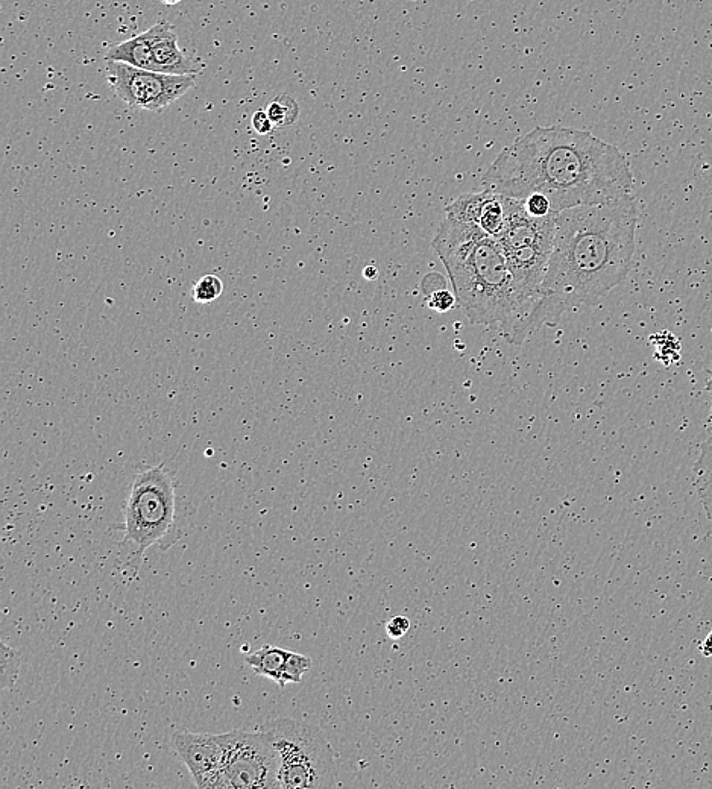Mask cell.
I'll use <instances>...</instances> for the list:
<instances>
[{
    "instance_id": "6",
    "label": "cell",
    "mask_w": 712,
    "mask_h": 789,
    "mask_svg": "<svg viewBox=\"0 0 712 789\" xmlns=\"http://www.w3.org/2000/svg\"><path fill=\"white\" fill-rule=\"evenodd\" d=\"M277 773V753L265 733L234 730L210 789H277Z\"/></svg>"
},
{
    "instance_id": "25",
    "label": "cell",
    "mask_w": 712,
    "mask_h": 789,
    "mask_svg": "<svg viewBox=\"0 0 712 789\" xmlns=\"http://www.w3.org/2000/svg\"><path fill=\"white\" fill-rule=\"evenodd\" d=\"M708 389H709V393H711V398H712V374L711 377H709Z\"/></svg>"
},
{
    "instance_id": "9",
    "label": "cell",
    "mask_w": 712,
    "mask_h": 789,
    "mask_svg": "<svg viewBox=\"0 0 712 789\" xmlns=\"http://www.w3.org/2000/svg\"><path fill=\"white\" fill-rule=\"evenodd\" d=\"M158 72L167 75H196L201 69L195 58L178 46V35L169 23H157L148 29Z\"/></svg>"
},
{
    "instance_id": "19",
    "label": "cell",
    "mask_w": 712,
    "mask_h": 789,
    "mask_svg": "<svg viewBox=\"0 0 712 789\" xmlns=\"http://www.w3.org/2000/svg\"><path fill=\"white\" fill-rule=\"evenodd\" d=\"M456 301V296H454L453 293L445 289H438L432 292L429 301H427V305H429L430 309L435 310V312L445 313L453 309Z\"/></svg>"
},
{
    "instance_id": "4",
    "label": "cell",
    "mask_w": 712,
    "mask_h": 789,
    "mask_svg": "<svg viewBox=\"0 0 712 789\" xmlns=\"http://www.w3.org/2000/svg\"><path fill=\"white\" fill-rule=\"evenodd\" d=\"M278 759L277 789L333 788L338 777L333 749L321 730L290 718L260 727Z\"/></svg>"
},
{
    "instance_id": "24",
    "label": "cell",
    "mask_w": 712,
    "mask_h": 789,
    "mask_svg": "<svg viewBox=\"0 0 712 789\" xmlns=\"http://www.w3.org/2000/svg\"><path fill=\"white\" fill-rule=\"evenodd\" d=\"M161 2H163L164 5H171L172 7V5L180 4L181 0H161Z\"/></svg>"
},
{
    "instance_id": "8",
    "label": "cell",
    "mask_w": 712,
    "mask_h": 789,
    "mask_svg": "<svg viewBox=\"0 0 712 789\" xmlns=\"http://www.w3.org/2000/svg\"><path fill=\"white\" fill-rule=\"evenodd\" d=\"M230 733L210 735L193 733L189 730H175L172 735V749L189 768L198 788L210 789L216 774L224 764Z\"/></svg>"
},
{
    "instance_id": "14",
    "label": "cell",
    "mask_w": 712,
    "mask_h": 789,
    "mask_svg": "<svg viewBox=\"0 0 712 789\" xmlns=\"http://www.w3.org/2000/svg\"><path fill=\"white\" fill-rule=\"evenodd\" d=\"M22 656L19 651L8 647L5 642H0V685L2 689H13L19 676Z\"/></svg>"
},
{
    "instance_id": "7",
    "label": "cell",
    "mask_w": 712,
    "mask_h": 789,
    "mask_svg": "<svg viewBox=\"0 0 712 789\" xmlns=\"http://www.w3.org/2000/svg\"><path fill=\"white\" fill-rule=\"evenodd\" d=\"M105 75L120 101L146 111H163L196 84V75H167L113 60H105Z\"/></svg>"
},
{
    "instance_id": "22",
    "label": "cell",
    "mask_w": 712,
    "mask_h": 789,
    "mask_svg": "<svg viewBox=\"0 0 712 789\" xmlns=\"http://www.w3.org/2000/svg\"><path fill=\"white\" fill-rule=\"evenodd\" d=\"M700 650H702V653L705 654V656H712V632L709 633L708 638L705 639V642H703L702 648H700Z\"/></svg>"
},
{
    "instance_id": "11",
    "label": "cell",
    "mask_w": 712,
    "mask_h": 789,
    "mask_svg": "<svg viewBox=\"0 0 712 789\" xmlns=\"http://www.w3.org/2000/svg\"><path fill=\"white\" fill-rule=\"evenodd\" d=\"M289 653L290 651L284 650V648L265 645L260 650L248 654L245 661L249 667L253 668L257 676L268 677V679L274 680L280 688H284L283 673Z\"/></svg>"
},
{
    "instance_id": "3",
    "label": "cell",
    "mask_w": 712,
    "mask_h": 789,
    "mask_svg": "<svg viewBox=\"0 0 712 789\" xmlns=\"http://www.w3.org/2000/svg\"><path fill=\"white\" fill-rule=\"evenodd\" d=\"M433 248L471 324L503 327L517 316L514 278L505 249L494 236L445 216Z\"/></svg>"
},
{
    "instance_id": "23",
    "label": "cell",
    "mask_w": 712,
    "mask_h": 789,
    "mask_svg": "<svg viewBox=\"0 0 712 789\" xmlns=\"http://www.w3.org/2000/svg\"><path fill=\"white\" fill-rule=\"evenodd\" d=\"M363 275H365L368 280H374V278L377 277V269H375L374 266H369V268L365 269Z\"/></svg>"
},
{
    "instance_id": "20",
    "label": "cell",
    "mask_w": 712,
    "mask_h": 789,
    "mask_svg": "<svg viewBox=\"0 0 712 789\" xmlns=\"http://www.w3.org/2000/svg\"><path fill=\"white\" fill-rule=\"evenodd\" d=\"M251 128H253L257 134H260V136H266V134H271L272 131H274L275 126L274 123L271 122V119H269L266 110H259L251 117Z\"/></svg>"
},
{
    "instance_id": "16",
    "label": "cell",
    "mask_w": 712,
    "mask_h": 789,
    "mask_svg": "<svg viewBox=\"0 0 712 789\" xmlns=\"http://www.w3.org/2000/svg\"><path fill=\"white\" fill-rule=\"evenodd\" d=\"M224 292V284L216 275H204L192 287V298L199 304H208L218 299Z\"/></svg>"
},
{
    "instance_id": "12",
    "label": "cell",
    "mask_w": 712,
    "mask_h": 789,
    "mask_svg": "<svg viewBox=\"0 0 712 789\" xmlns=\"http://www.w3.org/2000/svg\"><path fill=\"white\" fill-rule=\"evenodd\" d=\"M694 477L700 501L712 522V436L700 445V456L694 465Z\"/></svg>"
},
{
    "instance_id": "26",
    "label": "cell",
    "mask_w": 712,
    "mask_h": 789,
    "mask_svg": "<svg viewBox=\"0 0 712 789\" xmlns=\"http://www.w3.org/2000/svg\"><path fill=\"white\" fill-rule=\"evenodd\" d=\"M711 424H712V404H711Z\"/></svg>"
},
{
    "instance_id": "10",
    "label": "cell",
    "mask_w": 712,
    "mask_h": 789,
    "mask_svg": "<svg viewBox=\"0 0 712 789\" xmlns=\"http://www.w3.org/2000/svg\"><path fill=\"white\" fill-rule=\"evenodd\" d=\"M105 60L120 61V63L139 67V69L158 72L149 31L142 32V34L136 35L130 40L110 46L107 55H105Z\"/></svg>"
},
{
    "instance_id": "18",
    "label": "cell",
    "mask_w": 712,
    "mask_h": 789,
    "mask_svg": "<svg viewBox=\"0 0 712 789\" xmlns=\"http://www.w3.org/2000/svg\"><path fill=\"white\" fill-rule=\"evenodd\" d=\"M520 202H523L527 213L535 217H546L550 216V214H559L553 211L552 204H550L549 199L544 195H532Z\"/></svg>"
},
{
    "instance_id": "1",
    "label": "cell",
    "mask_w": 712,
    "mask_h": 789,
    "mask_svg": "<svg viewBox=\"0 0 712 789\" xmlns=\"http://www.w3.org/2000/svg\"><path fill=\"white\" fill-rule=\"evenodd\" d=\"M638 217L635 196L559 213L538 299L503 336L506 342L521 345L542 325L555 324L565 313L596 304L623 283L637 249Z\"/></svg>"
},
{
    "instance_id": "5",
    "label": "cell",
    "mask_w": 712,
    "mask_h": 789,
    "mask_svg": "<svg viewBox=\"0 0 712 789\" xmlns=\"http://www.w3.org/2000/svg\"><path fill=\"white\" fill-rule=\"evenodd\" d=\"M175 485L171 472L154 466L134 478L125 506V542L137 550V559L163 541L175 524Z\"/></svg>"
},
{
    "instance_id": "17",
    "label": "cell",
    "mask_w": 712,
    "mask_h": 789,
    "mask_svg": "<svg viewBox=\"0 0 712 789\" xmlns=\"http://www.w3.org/2000/svg\"><path fill=\"white\" fill-rule=\"evenodd\" d=\"M310 668H312V659L309 656L290 651L286 667H284L283 686H286L287 683H300L304 674L309 673Z\"/></svg>"
},
{
    "instance_id": "2",
    "label": "cell",
    "mask_w": 712,
    "mask_h": 789,
    "mask_svg": "<svg viewBox=\"0 0 712 789\" xmlns=\"http://www.w3.org/2000/svg\"><path fill=\"white\" fill-rule=\"evenodd\" d=\"M483 189L524 201L544 195L555 213L634 196V175L620 149L593 134L535 128L506 146L482 178Z\"/></svg>"
},
{
    "instance_id": "21",
    "label": "cell",
    "mask_w": 712,
    "mask_h": 789,
    "mask_svg": "<svg viewBox=\"0 0 712 789\" xmlns=\"http://www.w3.org/2000/svg\"><path fill=\"white\" fill-rule=\"evenodd\" d=\"M410 629L409 618L395 617L386 623V633L391 639H401Z\"/></svg>"
},
{
    "instance_id": "13",
    "label": "cell",
    "mask_w": 712,
    "mask_h": 789,
    "mask_svg": "<svg viewBox=\"0 0 712 789\" xmlns=\"http://www.w3.org/2000/svg\"><path fill=\"white\" fill-rule=\"evenodd\" d=\"M265 110L271 122L274 123L275 128L278 129L292 126L300 117L298 102L289 95L275 96Z\"/></svg>"
},
{
    "instance_id": "15",
    "label": "cell",
    "mask_w": 712,
    "mask_h": 789,
    "mask_svg": "<svg viewBox=\"0 0 712 789\" xmlns=\"http://www.w3.org/2000/svg\"><path fill=\"white\" fill-rule=\"evenodd\" d=\"M650 342L655 346L656 359L661 360L665 366L678 363L681 359V345L672 333L664 331V333L655 334L650 337Z\"/></svg>"
}]
</instances>
